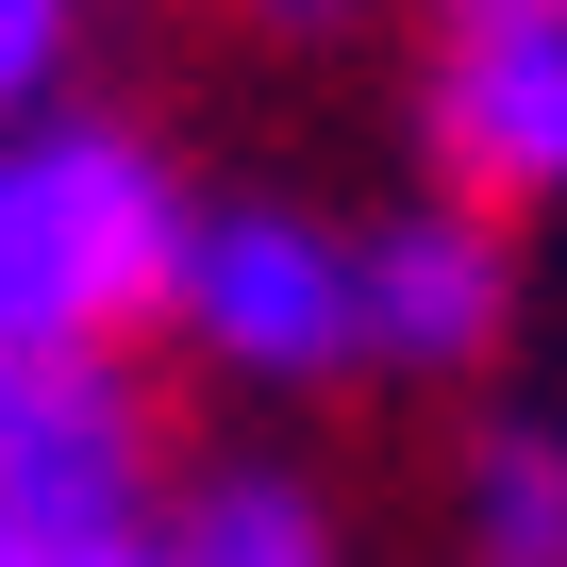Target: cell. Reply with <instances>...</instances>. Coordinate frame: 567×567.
I'll return each instance as SVG.
<instances>
[{
	"instance_id": "cell-1",
	"label": "cell",
	"mask_w": 567,
	"mask_h": 567,
	"mask_svg": "<svg viewBox=\"0 0 567 567\" xmlns=\"http://www.w3.org/2000/svg\"><path fill=\"white\" fill-rule=\"evenodd\" d=\"M200 184L134 117H0V368L51 351H151L167 334V267H184Z\"/></svg>"
},
{
	"instance_id": "cell-2",
	"label": "cell",
	"mask_w": 567,
	"mask_h": 567,
	"mask_svg": "<svg viewBox=\"0 0 567 567\" xmlns=\"http://www.w3.org/2000/svg\"><path fill=\"white\" fill-rule=\"evenodd\" d=\"M167 351L234 401H334L368 384V318H351V217L284 200V184H234L184 217V267H167Z\"/></svg>"
},
{
	"instance_id": "cell-3",
	"label": "cell",
	"mask_w": 567,
	"mask_h": 567,
	"mask_svg": "<svg viewBox=\"0 0 567 567\" xmlns=\"http://www.w3.org/2000/svg\"><path fill=\"white\" fill-rule=\"evenodd\" d=\"M167 401L134 351H51V368H0V534H34L51 567L101 534L167 517Z\"/></svg>"
},
{
	"instance_id": "cell-4",
	"label": "cell",
	"mask_w": 567,
	"mask_h": 567,
	"mask_svg": "<svg viewBox=\"0 0 567 567\" xmlns=\"http://www.w3.org/2000/svg\"><path fill=\"white\" fill-rule=\"evenodd\" d=\"M417 167L467 217H567V0H501V18H434L417 68Z\"/></svg>"
},
{
	"instance_id": "cell-5",
	"label": "cell",
	"mask_w": 567,
	"mask_h": 567,
	"mask_svg": "<svg viewBox=\"0 0 567 567\" xmlns=\"http://www.w3.org/2000/svg\"><path fill=\"white\" fill-rule=\"evenodd\" d=\"M351 318H368V368L384 384H484L517 351V234L467 217V200H384L351 217Z\"/></svg>"
},
{
	"instance_id": "cell-6",
	"label": "cell",
	"mask_w": 567,
	"mask_h": 567,
	"mask_svg": "<svg viewBox=\"0 0 567 567\" xmlns=\"http://www.w3.org/2000/svg\"><path fill=\"white\" fill-rule=\"evenodd\" d=\"M167 567H351V517L301 451H200L167 467Z\"/></svg>"
},
{
	"instance_id": "cell-7",
	"label": "cell",
	"mask_w": 567,
	"mask_h": 567,
	"mask_svg": "<svg viewBox=\"0 0 567 567\" xmlns=\"http://www.w3.org/2000/svg\"><path fill=\"white\" fill-rule=\"evenodd\" d=\"M451 567H567V417H484L451 451Z\"/></svg>"
},
{
	"instance_id": "cell-8",
	"label": "cell",
	"mask_w": 567,
	"mask_h": 567,
	"mask_svg": "<svg viewBox=\"0 0 567 567\" xmlns=\"http://www.w3.org/2000/svg\"><path fill=\"white\" fill-rule=\"evenodd\" d=\"M84 18H101V0H0V117H51V101H68Z\"/></svg>"
},
{
	"instance_id": "cell-9",
	"label": "cell",
	"mask_w": 567,
	"mask_h": 567,
	"mask_svg": "<svg viewBox=\"0 0 567 567\" xmlns=\"http://www.w3.org/2000/svg\"><path fill=\"white\" fill-rule=\"evenodd\" d=\"M234 18H250V34H351L368 0H234Z\"/></svg>"
},
{
	"instance_id": "cell-10",
	"label": "cell",
	"mask_w": 567,
	"mask_h": 567,
	"mask_svg": "<svg viewBox=\"0 0 567 567\" xmlns=\"http://www.w3.org/2000/svg\"><path fill=\"white\" fill-rule=\"evenodd\" d=\"M68 567H167V534H101V550H68Z\"/></svg>"
},
{
	"instance_id": "cell-11",
	"label": "cell",
	"mask_w": 567,
	"mask_h": 567,
	"mask_svg": "<svg viewBox=\"0 0 567 567\" xmlns=\"http://www.w3.org/2000/svg\"><path fill=\"white\" fill-rule=\"evenodd\" d=\"M0 567H51V550H34V534H0Z\"/></svg>"
},
{
	"instance_id": "cell-12",
	"label": "cell",
	"mask_w": 567,
	"mask_h": 567,
	"mask_svg": "<svg viewBox=\"0 0 567 567\" xmlns=\"http://www.w3.org/2000/svg\"><path fill=\"white\" fill-rule=\"evenodd\" d=\"M434 18H501V0H434Z\"/></svg>"
}]
</instances>
